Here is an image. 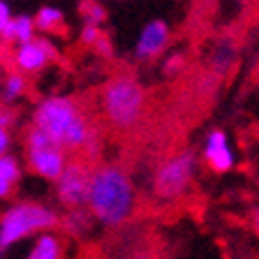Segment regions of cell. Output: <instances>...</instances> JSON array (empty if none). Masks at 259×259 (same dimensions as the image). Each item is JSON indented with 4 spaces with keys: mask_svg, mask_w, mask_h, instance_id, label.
Returning a JSON list of instances; mask_svg holds the SVG:
<instances>
[{
    "mask_svg": "<svg viewBox=\"0 0 259 259\" xmlns=\"http://www.w3.org/2000/svg\"><path fill=\"white\" fill-rule=\"evenodd\" d=\"M26 148H28V164L37 176L56 181L63 171L67 155L60 144H56L42 127L32 125L26 135Z\"/></svg>",
    "mask_w": 259,
    "mask_h": 259,
    "instance_id": "obj_5",
    "label": "cell"
},
{
    "mask_svg": "<svg viewBox=\"0 0 259 259\" xmlns=\"http://www.w3.org/2000/svg\"><path fill=\"white\" fill-rule=\"evenodd\" d=\"M79 12H81V16H83V21L93 23V26H102V23L107 21V10H104V5H97L93 0L81 3Z\"/></svg>",
    "mask_w": 259,
    "mask_h": 259,
    "instance_id": "obj_17",
    "label": "cell"
},
{
    "mask_svg": "<svg viewBox=\"0 0 259 259\" xmlns=\"http://www.w3.org/2000/svg\"><path fill=\"white\" fill-rule=\"evenodd\" d=\"M60 254H63V243H60V238L54 236V234H42V236L35 241V245H32L28 257L30 259H58Z\"/></svg>",
    "mask_w": 259,
    "mask_h": 259,
    "instance_id": "obj_13",
    "label": "cell"
},
{
    "mask_svg": "<svg viewBox=\"0 0 259 259\" xmlns=\"http://www.w3.org/2000/svg\"><path fill=\"white\" fill-rule=\"evenodd\" d=\"M197 171V157L192 151H183L178 155L169 157L155 174L153 190L162 199H176L188 190Z\"/></svg>",
    "mask_w": 259,
    "mask_h": 259,
    "instance_id": "obj_6",
    "label": "cell"
},
{
    "mask_svg": "<svg viewBox=\"0 0 259 259\" xmlns=\"http://www.w3.org/2000/svg\"><path fill=\"white\" fill-rule=\"evenodd\" d=\"M26 91V76L19 74V72H12L5 79V86H3V100L5 102H14L16 97H21Z\"/></svg>",
    "mask_w": 259,
    "mask_h": 259,
    "instance_id": "obj_16",
    "label": "cell"
},
{
    "mask_svg": "<svg viewBox=\"0 0 259 259\" xmlns=\"http://www.w3.org/2000/svg\"><path fill=\"white\" fill-rule=\"evenodd\" d=\"M10 144H12L10 130H7V127H0V155H5V153L10 151Z\"/></svg>",
    "mask_w": 259,
    "mask_h": 259,
    "instance_id": "obj_22",
    "label": "cell"
},
{
    "mask_svg": "<svg viewBox=\"0 0 259 259\" xmlns=\"http://www.w3.org/2000/svg\"><path fill=\"white\" fill-rule=\"evenodd\" d=\"M63 19L65 16L60 10H56V7H42L32 21H35V30L56 32V30H60V26H63Z\"/></svg>",
    "mask_w": 259,
    "mask_h": 259,
    "instance_id": "obj_15",
    "label": "cell"
},
{
    "mask_svg": "<svg viewBox=\"0 0 259 259\" xmlns=\"http://www.w3.org/2000/svg\"><path fill=\"white\" fill-rule=\"evenodd\" d=\"M252 222H254V229H257V234H259V208L254 210V215H252Z\"/></svg>",
    "mask_w": 259,
    "mask_h": 259,
    "instance_id": "obj_24",
    "label": "cell"
},
{
    "mask_svg": "<svg viewBox=\"0 0 259 259\" xmlns=\"http://www.w3.org/2000/svg\"><path fill=\"white\" fill-rule=\"evenodd\" d=\"M183 67H185V58L181 54H174V56H169V58L164 60V74H167V76L178 74Z\"/></svg>",
    "mask_w": 259,
    "mask_h": 259,
    "instance_id": "obj_18",
    "label": "cell"
},
{
    "mask_svg": "<svg viewBox=\"0 0 259 259\" xmlns=\"http://www.w3.org/2000/svg\"><path fill=\"white\" fill-rule=\"evenodd\" d=\"M102 35V30H100V26H93V23H86L83 26V30H81V42L86 44V47H93V44L97 42V37Z\"/></svg>",
    "mask_w": 259,
    "mask_h": 259,
    "instance_id": "obj_20",
    "label": "cell"
},
{
    "mask_svg": "<svg viewBox=\"0 0 259 259\" xmlns=\"http://www.w3.org/2000/svg\"><path fill=\"white\" fill-rule=\"evenodd\" d=\"M93 47H95L97 56H102V58H107V60L113 58V44H111V39H109V35H104V32H102Z\"/></svg>",
    "mask_w": 259,
    "mask_h": 259,
    "instance_id": "obj_19",
    "label": "cell"
},
{
    "mask_svg": "<svg viewBox=\"0 0 259 259\" xmlns=\"http://www.w3.org/2000/svg\"><path fill=\"white\" fill-rule=\"evenodd\" d=\"M12 19V12H10V5L7 3H3L0 0V32H3V28H5V23Z\"/></svg>",
    "mask_w": 259,
    "mask_h": 259,
    "instance_id": "obj_23",
    "label": "cell"
},
{
    "mask_svg": "<svg viewBox=\"0 0 259 259\" xmlns=\"http://www.w3.org/2000/svg\"><path fill=\"white\" fill-rule=\"evenodd\" d=\"M137 204V192L130 176L116 164H104V167L91 171V183H88L86 206L91 210L93 220L100 225L120 227L132 218Z\"/></svg>",
    "mask_w": 259,
    "mask_h": 259,
    "instance_id": "obj_1",
    "label": "cell"
},
{
    "mask_svg": "<svg viewBox=\"0 0 259 259\" xmlns=\"http://www.w3.org/2000/svg\"><path fill=\"white\" fill-rule=\"evenodd\" d=\"M58 58V49L47 37H32L21 42L14 51V65L21 72H39L47 63Z\"/></svg>",
    "mask_w": 259,
    "mask_h": 259,
    "instance_id": "obj_8",
    "label": "cell"
},
{
    "mask_svg": "<svg viewBox=\"0 0 259 259\" xmlns=\"http://www.w3.org/2000/svg\"><path fill=\"white\" fill-rule=\"evenodd\" d=\"M146 104V93L141 83L130 74L116 76L104 86L102 109L107 120L116 130H130L139 123Z\"/></svg>",
    "mask_w": 259,
    "mask_h": 259,
    "instance_id": "obj_3",
    "label": "cell"
},
{
    "mask_svg": "<svg viewBox=\"0 0 259 259\" xmlns=\"http://www.w3.org/2000/svg\"><path fill=\"white\" fill-rule=\"evenodd\" d=\"M58 225V215L54 213V208L42 204H16L12 206L7 213H3L0 218V252L10 250L14 243H19L21 238L30 236L35 232H44L51 227Z\"/></svg>",
    "mask_w": 259,
    "mask_h": 259,
    "instance_id": "obj_4",
    "label": "cell"
},
{
    "mask_svg": "<svg viewBox=\"0 0 259 259\" xmlns=\"http://www.w3.org/2000/svg\"><path fill=\"white\" fill-rule=\"evenodd\" d=\"M21 181V167L19 160L12 155H0V199H7L14 192L16 183Z\"/></svg>",
    "mask_w": 259,
    "mask_h": 259,
    "instance_id": "obj_12",
    "label": "cell"
},
{
    "mask_svg": "<svg viewBox=\"0 0 259 259\" xmlns=\"http://www.w3.org/2000/svg\"><path fill=\"white\" fill-rule=\"evenodd\" d=\"M88 183H91V171L83 162H65L63 171L56 178V192H58L60 204L67 208L86 206Z\"/></svg>",
    "mask_w": 259,
    "mask_h": 259,
    "instance_id": "obj_7",
    "label": "cell"
},
{
    "mask_svg": "<svg viewBox=\"0 0 259 259\" xmlns=\"http://www.w3.org/2000/svg\"><path fill=\"white\" fill-rule=\"evenodd\" d=\"M204 160L210 164L215 174H225L234 167V153L222 130H213L204 146Z\"/></svg>",
    "mask_w": 259,
    "mask_h": 259,
    "instance_id": "obj_10",
    "label": "cell"
},
{
    "mask_svg": "<svg viewBox=\"0 0 259 259\" xmlns=\"http://www.w3.org/2000/svg\"><path fill=\"white\" fill-rule=\"evenodd\" d=\"M0 37L5 42H16V44L28 42V39L35 37V21L30 16H12L5 23L3 32H0Z\"/></svg>",
    "mask_w": 259,
    "mask_h": 259,
    "instance_id": "obj_11",
    "label": "cell"
},
{
    "mask_svg": "<svg viewBox=\"0 0 259 259\" xmlns=\"http://www.w3.org/2000/svg\"><path fill=\"white\" fill-rule=\"evenodd\" d=\"M91 222H93L91 210H86L83 206H76V208H70L67 218L63 220V225L70 234L79 236V234H86L88 229H91Z\"/></svg>",
    "mask_w": 259,
    "mask_h": 259,
    "instance_id": "obj_14",
    "label": "cell"
},
{
    "mask_svg": "<svg viewBox=\"0 0 259 259\" xmlns=\"http://www.w3.org/2000/svg\"><path fill=\"white\" fill-rule=\"evenodd\" d=\"M12 123H14V111L10 107H5V104H0V127L10 130Z\"/></svg>",
    "mask_w": 259,
    "mask_h": 259,
    "instance_id": "obj_21",
    "label": "cell"
},
{
    "mask_svg": "<svg viewBox=\"0 0 259 259\" xmlns=\"http://www.w3.org/2000/svg\"><path fill=\"white\" fill-rule=\"evenodd\" d=\"M32 125L47 132L63 148H81L93 132L91 123L83 118L81 109L70 97H49L35 109Z\"/></svg>",
    "mask_w": 259,
    "mask_h": 259,
    "instance_id": "obj_2",
    "label": "cell"
},
{
    "mask_svg": "<svg viewBox=\"0 0 259 259\" xmlns=\"http://www.w3.org/2000/svg\"><path fill=\"white\" fill-rule=\"evenodd\" d=\"M169 44V26L162 19L155 21H148L144 26L139 35V42H137V58L139 60H151L167 49Z\"/></svg>",
    "mask_w": 259,
    "mask_h": 259,
    "instance_id": "obj_9",
    "label": "cell"
}]
</instances>
